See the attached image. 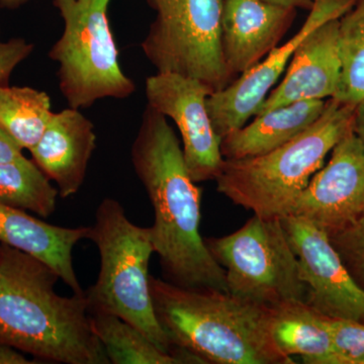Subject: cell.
<instances>
[{
	"label": "cell",
	"mask_w": 364,
	"mask_h": 364,
	"mask_svg": "<svg viewBox=\"0 0 364 364\" xmlns=\"http://www.w3.org/2000/svg\"><path fill=\"white\" fill-rule=\"evenodd\" d=\"M132 164L154 212L150 228L164 279L228 291L224 269L200 233L202 189L193 181L168 119L147 105L131 150Z\"/></svg>",
	"instance_id": "1"
},
{
	"label": "cell",
	"mask_w": 364,
	"mask_h": 364,
	"mask_svg": "<svg viewBox=\"0 0 364 364\" xmlns=\"http://www.w3.org/2000/svg\"><path fill=\"white\" fill-rule=\"evenodd\" d=\"M51 267L0 245V343L65 364H109L83 294L62 296Z\"/></svg>",
	"instance_id": "2"
},
{
	"label": "cell",
	"mask_w": 364,
	"mask_h": 364,
	"mask_svg": "<svg viewBox=\"0 0 364 364\" xmlns=\"http://www.w3.org/2000/svg\"><path fill=\"white\" fill-rule=\"evenodd\" d=\"M158 323L174 348L203 364H294L273 339L269 308L215 289L150 277Z\"/></svg>",
	"instance_id": "3"
},
{
	"label": "cell",
	"mask_w": 364,
	"mask_h": 364,
	"mask_svg": "<svg viewBox=\"0 0 364 364\" xmlns=\"http://www.w3.org/2000/svg\"><path fill=\"white\" fill-rule=\"evenodd\" d=\"M354 111L329 98L317 121L289 142L259 156L225 160L215 181L217 191L253 215L282 217L352 130Z\"/></svg>",
	"instance_id": "4"
},
{
	"label": "cell",
	"mask_w": 364,
	"mask_h": 364,
	"mask_svg": "<svg viewBox=\"0 0 364 364\" xmlns=\"http://www.w3.org/2000/svg\"><path fill=\"white\" fill-rule=\"evenodd\" d=\"M90 240L97 245L100 257L97 282L85 291L90 311L116 315L140 330L158 348L178 354L153 308L149 262L155 252L150 228L136 226L121 203L105 198L95 212Z\"/></svg>",
	"instance_id": "5"
},
{
	"label": "cell",
	"mask_w": 364,
	"mask_h": 364,
	"mask_svg": "<svg viewBox=\"0 0 364 364\" xmlns=\"http://www.w3.org/2000/svg\"><path fill=\"white\" fill-rule=\"evenodd\" d=\"M112 0H53L64 28L50 49L58 64L57 77L69 107L90 109L105 98L126 100L136 90L119 61L109 21Z\"/></svg>",
	"instance_id": "6"
},
{
	"label": "cell",
	"mask_w": 364,
	"mask_h": 364,
	"mask_svg": "<svg viewBox=\"0 0 364 364\" xmlns=\"http://www.w3.org/2000/svg\"><path fill=\"white\" fill-rule=\"evenodd\" d=\"M203 240L224 269L228 293L267 308L306 301L308 289L282 218L254 215L233 233Z\"/></svg>",
	"instance_id": "7"
},
{
	"label": "cell",
	"mask_w": 364,
	"mask_h": 364,
	"mask_svg": "<svg viewBox=\"0 0 364 364\" xmlns=\"http://www.w3.org/2000/svg\"><path fill=\"white\" fill-rule=\"evenodd\" d=\"M156 18L141 48L159 73L198 79L213 91L232 81L221 48L224 0H147Z\"/></svg>",
	"instance_id": "8"
},
{
	"label": "cell",
	"mask_w": 364,
	"mask_h": 364,
	"mask_svg": "<svg viewBox=\"0 0 364 364\" xmlns=\"http://www.w3.org/2000/svg\"><path fill=\"white\" fill-rule=\"evenodd\" d=\"M213 91L198 79L159 73L146 79L147 105L171 119L178 128L184 161L196 183L215 181L225 158L221 138L208 114L207 98Z\"/></svg>",
	"instance_id": "9"
},
{
	"label": "cell",
	"mask_w": 364,
	"mask_h": 364,
	"mask_svg": "<svg viewBox=\"0 0 364 364\" xmlns=\"http://www.w3.org/2000/svg\"><path fill=\"white\" fill-rule=\"evenodd\" d=\"M280 218L308 289L306 303L326 317L364 323V289L347 269L329 235L296 215Z\"/></svg>",
	"instance_id": "10"
},
{
	"label": "cell",
	"mask_w": 364,
	"mask_h": 364,
	"mask_svg": "<svg viewBox=\"0 0 364 364\" xmlns=\"http://www.w3.org/2000/svg\"><path fill=\"white\" fill-rule=\"evenodd\" d=\"M358 0H313V7L301 30L277 46L257 66L244 73L224 90L207 98V107L215 133L220 138L245 126L255 116L272 86L279 80L294 52L313 31L326 21L338 20Z\"/></svg>",
	"instance_id": "11"
},
{
	"label": "cell",
	"mask_w": 364,
	"mask_h": 364,
	"mask_svg": "<svg viewBox=\"0 0 364 364\" xmlns=\"http://www.w3.org/2000/svg\"><path fill=\"white\" fill-rule=\"evenodd\" d=\"M364 214V142L349 132L333 148L287 214L305 219L328 235ZM284 217V215H282Z\"/></svg>",
	"instance_id": "12"
},
{
	"label": "cell",
	"mask_w": 364,
	"mask_h": 364,
	"mask_svg": "<svg viewBox=\"0 0 364 364\" xmlns=\"http://www.w3.org/2000/svg\"><path fill=\"white\" fill-rule=\"evenodd\" d=\"M298 9L265 0H224L221 48L232 82L267 58L289 32Z\"/></svg>",
	"instance_id": "13"
},
{
	"label": "cell",
	"mask_w": 364,
	"mask_h": 364,
	"mask_svg": "<svg viewBox=\"0 0 364 364\" xmlns=\"http://www.w3.org/2000/svg\"><path fill=\"white\" fill-rule=\"evenodd\" d=\"M339 18L313 31L294 52L284 80L268 93L255 116L301 102L327 100L338 90L341 77Z\"/></svg>",
	"instance_id": "14"
},
{
	"label": "cell",
	"mask_w": 364,
	"mask_h": 364,
	"mask_svg": "<svg viewBox=\"0 0 364 364\" xmlns=\"http://www.w3.org/2000/svg\"><path fill=\"white\" fill-rule=\"evenodd\" d=\"M97 149L95 126L80 112L67 107L53 114L42 138L30 151L36 164L56 182L62 198L76 195Z\"/></svg>",
	"instance_id": "15"
},
{
	"label": "cell",
	"mask_w": 364,
	"mask_h": 364,
	"mask_svg": "<svg viewBox=\"0 0 364 364\" xmlns=\"http://www.w3.org/2000/svg\"><path fill=\"white\" fill-rule=\"evenodd\" d=\"M90 227L48 224L25 210L0 203V242L28 254L51 267L73 294H83L73 265V250L90 239Z\"/></svg>",
	"instance_id": "16"
},
{
	"label": "cell",
	"mask_w": 364,
	"mask_h": 364,
	"mask_svg": "<svg viewBox=\"0 0 364 364\" xmlns=\"http://www.w3.org/2000/svg\"><path fill=\"white\" fill-rule=\"evenodd\" d=\"M327 100H301L255 116L221 139L225 160L259 156L277 149L305 132L324 112Z\"/></svg>",
	"instance_id": "17"
},
{
	"label": "cell",
	"mask_w": 364,
	"mask_h": 364,
	"mask_svg": "<svg viewBox=\"0 0 364 364\" xmlns=\"http://www.w3.org/2000/svg\"><path fill=\"white\" fill-rule=\"evenodd\" d=\"M269 310L273 339L286 355L299 356L306 364H341L326 316L306 301H291Z\"/></svg>",
	"instance_id": "18"
},
{
	"label": "cell",
	"mask_w": 364,
	"mask_h": 364,
	"mask_svg": "<svg viewBox=\"0 0 364 364\" xmlns=\"http://www.w3.org/2000/svg\"><path fill=\"white\" fill-rule=\"evenodd\" d=\"M95 334L112 364L188 363L178 354L168 353L130 323L112 314L90 311Z\"/></svg>",
	"instance_id": "19"
},
{
	"label": "cell",
	"mask_w": 364,
	"mask_h": 364,
	"mask_svg": "<svg viewBox=\"0 0 364 364\" xmlns=\"http://www.w3.org/2000/svg\"><path fill=\"white\" fill-rule=\"evenodd\" d=\"M45 91L28 86L0 85V127L21 146L32 150L54 112Z\"/></svg>",
	"instance_id": "20"
},
{
	"label": "cell",
	"mask_w": 364,
	"mask_h": 364,
	"mask_svg": "<svg viewBox=\"0 0 364 364\" xmlns=\"http://www.w3.org/2000/svg\"><path fill=\"white\" fill-rule=\"evenodd\" d=\"M58 188L33 160L25 155L0 164V203L42 218L56 210Z\"/></svg>",
	"instance_id": "21"
},
{
	"label": "cell",
	"mask_w": 364,
	"mask_h": 364,
	"mask_svg": "<svg viewBox=\"0 0 364 364\" xmlns=\"http://www.w3.org/2000/svg\"><path fill=\"white\" fill-rule=\"evenodd\" d=\"M338 43L341 77L333 98L356 107L364 100V0L339 18Z\"/></svg>",
	"instance_id": "22"
},
{
	"label": "cell",
	"mask_w": 364,
	"mask_h": 364,
	"mask_svg": "<svg viewBox=\"0 0 364 364\" xmlns=\"http://www.w3.org/2000/svg\"><path fill=\"white\" fill-rule=\"evenodd\" d=\"M329 238L348 272L364 289V214L349 226L330 234Z\"/></svg>",
	"instance_id": "23"
},
{
	"label": "cell",
	"mask_w": 364,
	"mask_h": 364,
	"mask_svg": "<svg viewBox=\"0 0 364 364\" xmlns=\"http://www.w3.org/2000/svg\"><path fill=\"white\" fill-rule=\"evenodd\" d=\"M341 364H364V323L326 317Z\"/></svg>",
	"instance_id": "24"
},
{
	"label": "cell",
	"mask_w": 364,
	"mask_h": 364,
	"mask_svg": "<svg viewBox=\"0 0 364 364\" xmlns=\"http://www.w3.org/2000/svg\"><path fill=\"white\" fill-rule=\"evenodd\" d=\"M33 48L32 43L21 38L2 41L0 32V85H9L14 69L32 54Z\"/></svg>",
	"instance_id": "25"
},
{
	"label": "cell",
	"mask_w": 364,
	"mask_h": 364,
	"mask_svg": "<svg viewBox=\"0 0 364 364\" xmlns=\"http://www.w3.org/2000/svg\"><path fill=\"white\" fill-rule=\"evenodd\" d=\"M23 149L16 141L0 127V164L21 157Z\"/></svg>",
	"instance_id": "26"
},
{
	"label": "cell",
	"mask_w": 364,
	"mask_h": 364,
	"mask_svg": "<svg viewBox=\"0 0 364 364\" xmlns=\"http://www.w3.org/2000/svg\"><path fill=\"white\" fill-rule=\"evenodd\" d=\"M31 363H33V361L28 360L23 353L18 351V349L9 345L0 343V364Z\"/></svg>",
	"instance_id": "27"
},
{
	"label": "cell",
	"mask_w": 364,
	"mask_h": 364,
	"mask_svg": "<svg viewBox=\"0 0 364 364\" xmlns=\"http://www.w3.org/2000/svg\"><path fill=\"white\" fill-rule=\"evenodd\" d=\"M352 131L364 142V100L359 102L354 111Z\"/></svg>",
	"instance_id": "28"
},
{
	"label": "cell",
	"mask_w": 364,
	"mask_h": 364,
	"mask_svg": "<svg viewBox=\"0 0 364 364\" xmlns=\"http://www.w3.org/2000/svg\"><path fill=\"white\" fill-rule=\"evenodd\" d=\"M265 1L309 11L313 7V0H265Z\"/></svg>",
	"instance_id": "29"
},
{
	"label": "cell",
	"mask_w": 364,
	"mask_h": 364,
	"mask_svg": "<svg viewBox=\"0 0 364 364\" xmlns=\"http://www.w3.org/2000/svg\"><path fill=\"white\" fill-rule=\"evenodd\" d=\"M30 1L31 0H0V7L6 9H16Z\"/></svg>",
	"instance_id": "30"
}]
</instances>
